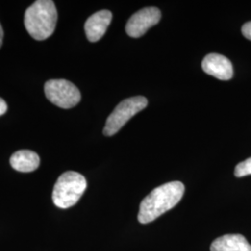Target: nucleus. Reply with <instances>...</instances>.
Segmentation results:
<instances>
[{
  "label": "nucleus",
  "mask_w": 251,
  "mask_h": 251,
  "mask_svg": "<svg viewBox=\"0 0 251 251\" xmlns=\"http://www.w3.org/2000/svg\"><path fill=\"white\" fill-rule=\"evenodd\" d=\"M185 187L180 181H171L155 189L140 205L138 221L146 225L176 206L184 195Z\"/></svg>",
  "instance_id": "obj_1"
},
{
  "label": "nucleus",
  "mask_w": 251,
  "mask_h": 251,
  "mask_svg": "<svg viewBox=\"0 0 251 251\" xmlns=\"http://www.w3.org/2000/svg\"><path fill=\"white\" fill-rule=\"evenodd\" d=\"M58 13L53 1L38 0L25 14V25L29 35L36 40H44L53 34Z\"/></svg>",
  "instance_id": "obj_2"
},
{
  "label": "nucleus",
  "mask_w": 251,
  "mask_h": 251,
  "mask_svg": "<svg viewBox=\"0 0 251 251\" xmlns=\"http://www.w3.org/2000/svg\"><path fill=\"white\" fill-rule=\"evenodd\" d=\"M87 188V180L80 173L67 171L62 174L54 185L52 200L55 206L68 208L75 205Z\"/></svg>",
  "instance_id": "obj_3"
},
{
  "label": "nucleus",
  "mask_w": 251,
  "mask_h": 251,
  "mask_svg": "<svg viewBox=\"0 0 251 251\" xmlns=\"http://www.w3.org/2000/svg\"><path fill=\"white\" fill-rule=\"evenodd\" d=\"M147 104L148 100L144 96H136L122 100L108 117L103 134L113 136L117 133L131 117L143 111Z\"/></svg>",
  "instance_id": "obj_4"
},
{
  "label": "nucleus",
  "mask_w": 251,
  "mask_h": 251,
  "mask_svg": "<svg viewBox=\"0 0 251 251\" xmlns=\"http://www.w3.org/2000/svg\"><path fill=\"white\" fill-rule=\"evenodd\" d=\"M44 89L48 100L60 108L70 109L80 101V91L70 81L65 79L47 81Z\"/></svg>",
  "instance_id": "obj_5"
},
{
  "label": "nucleus",
  "mask_w": 251,
  "mask_h": 251,
  "mask_svg": "<svg viewBox=\"0 0 251 251\" xmlns=\"http://www.w3.org/2000/svg\"><path fill=\"white\" fill-rule=\"evenodd\" d=\"M161 12L157 8H144L134 13L126 25V34L131 37L144 36L148 29L159 23Z\"/></svg>",
  "instance_id": "obj_6"
},
{
  "label": "nucleus",
  "mask_w": 251,
  "mask_h": 251,
  "mask_svg": "<svg viewBox=\"0 0 251 251\" xmlns=\"http://www.w3.org/2000/svg\"><path fill=\"white\" fill-rule=\"evenodd\" d=\"M203 70L220 80H229L233 77V68L231 61L224 55L210 53L202 62Z\"/></svg>",
  "instance_id": "obj_7"
},
{
  "label": "nucleus",
  "mask_w": 251,
  "mask_h": 251,
  "mask_svg": "<svg viewBox=\"0 0 251 251\" xmlns=\"http://www.w3.org/2000/svg\"><path fill=\"white\" fill-rule=\"evenodd\" d=\"M111 11L103 9L92 14L85 24V31L90 42H97L104 36L112 22Z\"/></svg>",
  "instance_id": "obj_8"
},
{
  "label": "nucleus",
  "mask_w": 251,
  "mask_h": 251,
  "mask_svg": "<svg viewBox=\"0 0 251 251\" xmlns=\"http://www.w3.org/2000/svg\"><path fill=\"white\" fill-rule=\"evenodd\" d=\"M210 251H251V245L242 234H225L212 242Z\"/></svg>",
  "instance_id": "obj_9"
},
{
  "label": "nucleus",
  "mask_w": 251,
  "mask_h": 251,
  "mask_svg": "<svg viewBox=\"0 0 251 251\" xmlns=\"http://www.w3.org/2000/svg\"><path fill=\"white\" fill-rule=\"evenodd\" d=\"M40 163L37 153L29 150H21L14 152L10 157V165L15 171L32 172L36 171Z\"/></svg>",
  "instance_id": "obj_10"
},
{
  "label": "nucleus",
  "mask_w": 251,
  "mask_h": 251,
  "mask_svg": "<svg viewBox=\"0 0 251 251\" xmlns=\"http://www.w3.org/2000/svg\"><path fill=\"white\" fill-rule=\"evenodd\" d=\"M234 175L237 178L251 175V157L240 162L234 170Z\"/></svg>",
  "instance_id": "obj_11"
},
{
  "label": "nucleus",
  "mask_w": 251,
  "mask_h": 251,
  "mask_svg": "<svg viewBox=\"0 0 251 251\" xmlns=\"http://www.w3.org/2000/svg\"><path fill=\"white\" fill-rule=\"evenodd\" d=\"M242 34L246 38L251 40V22H248L243 25Z\"/></svg>",
  "instance_id": "obj_12"
},
{
  "label": "nucleus",
  "mask_w": 251,
  "mask_h": 251,
  "mask_svg": "<svg viewBox=\"0 0 251 251\" xmlns=\"http://www.w3.org/2000/svg\"><path fill=\"white\" fill-rule=\"evenodd\" d=\"M8 110V105L6 103V101L2 98H0V117L3 116Z\"/></svg>",
  "instance_id": "obj_13"
},
{
  "label": "nucleus",
  "mask_w": 251,
  "mask_h": 251,
  "mask_svg": "<svg viewBox=\"0 0 251 251\" xmlns=\"http://www.w3.org/2000/svg\"><path fill=\"white\" fill-rule=\"evenodd\" d=\"M4 33H3V29H2V26H1V25H0V47L2 45V41H3V35Z\"/></svg>",
  "instance_id": "obj_14"
}]
</instances>
